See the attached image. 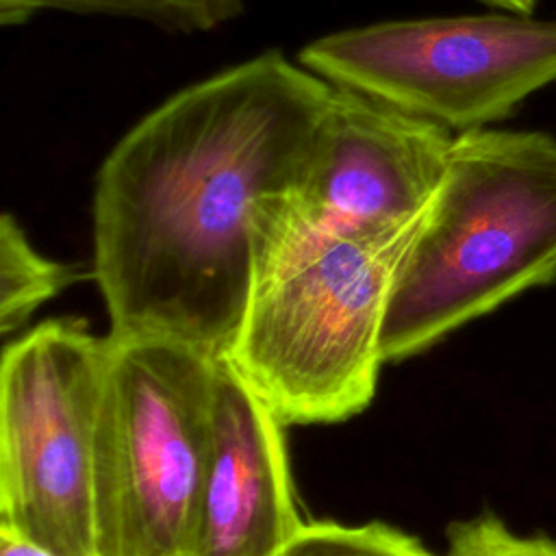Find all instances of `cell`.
<instances>
[{"label":"cell","mask_w":556,"mask_h":556,"mask_svg":"<svg viewBox=\"0 0 556 556\" xmlns=\"http://www.w3.org/2000/svg\"><path fill=\"white\" fill-rule=\"evenodd\" d=\"M482 4L497 9V11H510V13H521V15H532L539 0H480Z\"/></svg>","instance_id":"14"},{"label":"cell","mask_w":556,"mask_h":556,"mask_svg":"<svg viewBox=\"0 0 556 556\" xmlns=\"http://www.w3.org/2000/svg\"><path fill=\"white\" fill-rule=\"evenodd\" d=\"M454 135L348 89H332L311 156L287 193L311 228L387 230L426 213L443 182Z\"/></svg>","instance_id":"7"},{"label":"cell","mask_w":556,"mask_h":556,"mask_svg":"<svg viewBox=\"0 0 556 556\" xmlns=\"http://www.w3.org/2000/svg\"><path fill=\"white\" fill-rule=\"evenodd\" d=\"M298 61L337 89L460 135L556 83V20L497 9L384 20L317 37Z\"/></svg>","instance_id":"5"},{"label":"cell","mask_w":556,"mask_h":556,"mask_svg":"<svg viewBox=\"0 0 556 556\" xmlns=\"http://www.w3.org/2000/svg\"><path fill=\"white\" fill-rule=\"evenodd\" d=\"M289 191L252 213V282L226 358L282 426L339 424L376 393L393 282L430 208L387 230L337 235L306 226Z\"/></svg>","instance_id":"2"},{"label":"cell","mask_w":556,"mask_h":556,"mask_svg":"<svg viewBox=\"0 0 556 556\" xmlns=\"http://www.w3.org/2000/svg\"><path fill=\"white\" fill-rule=\"evenodd\" d=\"M285 426L224 356L215 358L211 434L185 556H271L300 517Z\"/></svg>","instance_id":"8"},{"label":"cell","mask_w":556,"mask_h":556,"mask_svg":"<svg viewBox=\"0 0 556 556\" xmlns=\"http://www.w3.org/2000/svg\"><path fill=\"white\" fill-rule=\"evenodd\" d=\"M215 358L106 334L93 454L98 556H185L211 434Z\"/></svg>","instance_id":"4"},{"label":"cell","mask_w":556,"mask_h":556,"mask_svg":"<svg viewBox=\"0 0 556 556\" xmlns=\"http://www.w3.org/2000/svg\"><path fill=\"white\" fill-rule=\"evenodd\" d=\"M41 11L132 20L174 35H200L237 20L245 0H0V24L17 26Z\"/></svg>","instance_id":"9"},{"label":"cell","mask_w":556,"mask_h":556,"mask_svg":"<svg viewBox=\"0 0 556 556\" xmlns=\"http://www.w3.org/2000/svg\"><path fill=\"white\" fill-rule=\"evenodd\" d=\"M106 337L48 319L0 365V526L56 556H98L93 454Z\"/></svg>","instance_id":"6"},{"label":"cell","mask_w":556,"mask_h":556,"mask_svg":"<svg viewBox=\"0 0 556 556\" xmlns=\"http://www.w3.org/2000/svg\"><path fill=\"white\" fill-rule=\"evenodd\" d=\"M556 278V137L454 135L447 169L387 306L382 356L404 361Z\"/></svg>","instance_id":"3"},{"label":"cell","mask_w":556,"mask_h":556,"mask_svg":"<svg viewBox=\"0 0 556 556\" xmlns=\"http://www.w3.org/2000/svg\"><path fill=\"white\" fill-rule=\"evenodd\" d=\"M332 85L267 50L132 124L93 187V278L111 337L228 356L252 282V213L298 185Z\"/></svg>","instance_id":"1"},{"label":"cell","mask_w":556,"mask_h":556,"mask_svg":"<svg viewBox=\"0 0 556 556\" xmlns=\"http://www.w3.org/2000/svg\"><path fill=\"white\" fill-rule=\"evenodd\" d=\"M80 278L76 267L37 252L11 213L0 217V332L4 339L17 332L46 300Z\"/></svg>","instance_id":"10"},{"label":"cell","mask_w":556,"mask_h":556,"mask_svg":"<svg viewBox=\"0 0 556 556\" xmlns=\"http://www.w3.org/2000/svg\"><path fill=\"white\" fill-rule=\"evenodd\" d=\"M443 556H556V539L517 534L497 515L482 513L447 528Z\"/></svg>","instance_id":"12"},{"label":"cell","mask_w":556,"mask_h":556,"mask_svg":"<svg viewBox=\"0 0 556 556\" xmlns=\"http://www.w3.org/2000/svg\"><path fill=\"white\" fill-rule=\"evenodd\" d=\"M271 556H434L417 536L384 521H313Z\"/></svg>","instance_id":"11"},{"label":"cell","mask_w":556,"mask_h":556,"mask_svg":"<svg viewBox=\"0 0 556 556\" xmlns=\"http://www.w3.org/2000/svg\"><path fill=\"white\" fill-rule=\"evenodd\" d=\"M0 556H56L48 547L30 541L13 528L0 526Z\"/></svg>","instance_id":"13"}]
</instances>
